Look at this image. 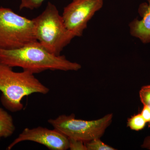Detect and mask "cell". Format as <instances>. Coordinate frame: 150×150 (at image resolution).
Wrapping results in <instances>:
<instances>
[{
  "mask_svg": "<svg viewBox=\"0 0 150 150\" xmlns=\"http://www.w3.org/2000/svg\"><path fill=\"white\" fill-rule=\"evenodd\" d=\"M138 13L141 19H134L129 25L130 35L143 43H150V0L140 4Z\"/></svg>",
  "mask_w": 150,
  "mask_h": 150,
  "instance_id": "cell-8",
  "label": "cell"
},
{
  "mask_svg": "<svg viewBox=\"0 0 150 150\" xmlns=\"http://www.w3.org/2000/svg\"><path fill=\"white\" fill-rule=\"evenodd\" d=\"M15 129L11 115L0 107V139L11 137L13 134Z\"/></svg>",
  "mask_w": 150,
  "mask_h": 150,
  "instance_id": "cell-9",
  "label": "cell"
},
{
  "mask_svg": "<svg viewBox=\"0 0 150 150\" xmlns=\"http://www.w3.org/2000/svg\"><path fill=\"white\" fill-rule=\"evenodd\" d=\"M0 63L12 68L20 67L33 74L47 70L78 71L82 67L64 55L51 54L38 41L18 49L0 50Z\"/></svg>",
  "mask_w": 150,
  "mask_h": 150,
  "instance_id": "cell-1",
  "label": "cell"
},
{
  "mask_svg": "<svg viewBox=\"0 0 150 150\" xmlns=\"http://www.w3.org/2000/svg\"><path fill=\"white\" fill-rule=\"evenodd\" d=\"M139 96L143 105L150 108V85L143 86L139 92Z\"/></svg>",
  "mask_w": 150,
  "mask_h": 150,
  "instance_id": "cell-13",
  "label": "cell"
},
{
  "mask_svg": "<svg viewBox=\"0 0 150 150\" xmlns=\"http://www.w3.org/2000/svg\"><path fill=\"white\" fill-rule=\"evenodd\" d=\"M36 41L33 20L0 7V50L18 49Z\"/></svg>",
  "mask_w": 150,
  "mask_h": 150,
  "instance_id": "cell-4",
  "label": "cell"
},
{
  "mask_svg": "<svg viewBox=\"0 0 150 150\" xmlns=\"http://www.w3.org/2000/svg\"><path fill=\"white\" fill-rule=\"evenodd\" d=\"M105 0H73L64 9L62 16L67 29L81 37L88 23L104 5Z\"/></svg>",
  "mask_w": 150,
  "mask_h": 150,
  "instance_id": "cell-6",
  "label": "cell"
},
{
  "mask_svg": "<svg viewBox=\"0 0 150 150\" xmlns=\"http://www.w3.org/2000/svg\"><path fill=\"white\" fill-rule=\"evenodd\" d=\"M113 114L109 113L96 120L87 121L76 118L72 113L59 115L49 119L48 122L69 139L86 142L101 138L110 126Z\"/></svg>",
  "mask_w": 150,
  "mask_h": 150,
  "instance_id": "cell-5",
  "label": "cell"
},
{
  "mask_svg": "<svg viewBox=\"0 0 150 150\" xmlns=\"http://www.w3.org/2000/svg\"><path fill=\"white\" fill-rule=\"evenodd\" d=\"M143 149L150 150V136L146 137L141 146Z\"/></svg>",
  "mask_w": 150,
  "mask_h": 150,
  "instance_id": "cell-16",
  "label": "cell"
},
{
  "mask_svg": "<svg viewBox=\"0 0 150 150\" xmlns=\"http://www.w3.org/2000/svg\"><path fill=\"white\" fill-rule=\"evenodd\" d=\"M36 40L51 54L59 56L75 38L64 22L56 6L48 2L43 12L33 19Z\"/></svg>",
  "mask_w": 150,
  "mask_h": 150,
  "instance_id": "cell-3",
  "label": "cell"
},
{
  "mask_svg": "<svg viewBox=\"0 0 150 150\" xmlns=\"http://www.w3.org/2000/svg\"><path fill=\"white\" fill-rule=\"evenodd\" d=\"M69 149L71 150H87L85 142L80 140L69 139Z\"/></svg>",
  "mask_w": 150,
  "mask_h": 150,
  "instance_id": "cell-14",
  "label": "cell"
},
{
  "mask_svg": "<svg viewBox=\"0 0 150 150\" xmlns=\"http://www.w3.org/2000/svg\"><path fill=\"white\" fill-rule=\"evenodd\" d=\"M45 0H21L19 8L33 10L38 8Z\"/></svg>",
  "mask_w": 150,
  "mask_h": 150,
  "instance_id": "cell-12",
  "label": "cell"
},
{
  "mask_svg": "<svg viewBox=\"0 0 150 150\" xmlns=\"http://www.w3.org/2000/svg\"><path fill=\"white\" fill-rule=\"evenodd\" d=\"M25 141L38 143L51 150L69 149V139L67 136L56 129L51 130L38 126L32 129L25 128L8 145L6 150H10L18 143Z\"/></svg>",
  "mask_w": 150,
  "mask_h": 150,
  "instance_id": "cell-7",
  "label": "cell"
},
{
  "mask_svg": "<svg viewBox=\"0 0 150 150\" xmlns=\"http://www.w3.org/2000/svg\"><path fill=\"white\" fill-rule=\"evenodd\" d=\"M146 123L141 113H139L128 118L127 126L133 131H139L144 129Z\"/></svg>",
  "mask_w": 150,
  "mask_h": 150,
  "instance_id": "cell-10",
  "label": "cell"
},
{
  "mask_svg": "<svg viewBox=\"0 0 150 150\" xmlns=\"http://www.w3.org/2000/svg\"><path fill=\"white\" fill-rule=\"evenodd\" d=\"M0 91L3 106L11 112H16L23 109L21 101L24 97L34 93L46 94L50 89L34 74L23 70L14 71L12 67L0 63Z\"/></svg>",
  "mask_w": 150,
  "mask_h": 150,
  "instance_id": "cell-2",
  "label": "cell"
},
{
  "mask_svg": "<svg viewBox=\"0 0 150 150\" xmlns=\"http://www.w3.org/2000/svg\"><path fill=\"white\" fill-rule=\"evenodd\" d=\"M100 138L94 139L85 142L87 150H116V149L105 144Z\"/></svg>",
  "mask_w": 150,
  "mask_h": 150,
  "instance_id": "cell-11",
  "label": "cell"
},
{
  "mask_svg": "<svg viewBox=\"0 0 150 150\" xmlns=\"http://www.w3.org/2000/svg\"><path fill=\"white\" fill-rule=\"evenodd\" d=\"M141 115L143 116L146 123H148L149 127H150V108L146 105H143L141 112Z\"/></svg>",
  "mask_w": 150,
  "mask_h": 150,
  "instance_id": "cell-15",
  "label": "cell"
}]
</instances>
